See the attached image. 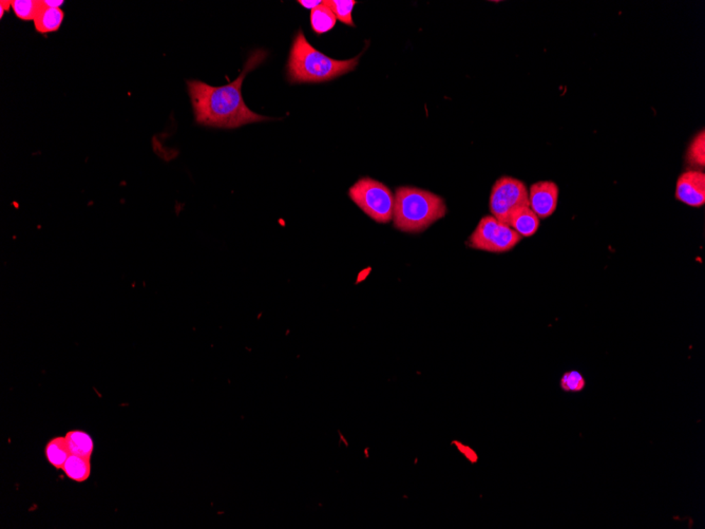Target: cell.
<instances>
[{
  "label": "cell",
  "mask_w": 705,
  "mask_h": 529,
  "mask_svg": "<svg viewBox=\"0 0 705 529\" xmlns=\"http://www.w3.org/2000/svg\"><path fill=\"white\" fill-rule=\"evenodd\" d=\"M71 452L67 444L66 436H55L47 442L45 447V455L47 461L55 469L62 470Z\"/></svg>",
  "instance_id": "obj_12"
},
{
  "label": "cell",
  "mask_w": 705,
  "mask_h": 529,
  "mask_svg": "<svg viewBox=\"0 0 705 529\" xmlns=\"http://www.w3.org/2000/svg\"><path fill=\"white\" fill-rule=\"evenodd\" d=\"M560 386L566 393L583 392L586 388V381L579 371L571 370L564 373L560 377Z\"/></svg>",
  "instance_id": "obj_18"
},
{
  "label": "cell",
  "mask_w": 705,
  "mask_h": 529,
  "mask_svg": "<svg viewBox=\"0 0 705 529\" xmlns=\"http://www.w3.org/2000/svg\"><path fill=\"white\" fill-rule=\"evenodd\" d=\"M509 226L521 237L534 236L540 228V219L534 213L530 206H524L517 209L509 221Z\"/></svg>",
  "instance_id": "obj_9"
},
{
  "label": "cell",
  "mask_w": 705,
  "mask_h": 529,
  "mask_svg": "<svg viewBox=\"0 0 705 529\" xmlns=\"http://www.w3.org/2000/svg\"><path fill=\"white\" fill-rule=\"evenodd\" d=\"M323 2L333 11L337 21H342V23H346V25L355 27L352 12L356 4H357V1H355V0H327V1Z\"/></svg>",
  "instance_id": "obj_16"
},
{
  "label": "cell",
  "mask_w": 705,
  "mask_h": 529,
  "mask_svg": "<svg viewBox=\"0 0 705 529\" xmlns=\"http://www.w3.org/2000/svg\"><path fill=\"white\" fill-rule=\"evenodd\" d=\"M687 162L697 167L705 166V133L704 130L698 133L689 145L687 155Z\"/></svg>",
  "instance_id": "obj_17"
},
{
  "label": "cell",
  "mask_w": 705,
  "mask_h": 529,
  "mask_svg": "<svg viewBox=\"0 0 705 529\" xmlns=\"http://www.w3.org/2000/svg\"><path fill=\"white\" fill-rule=\"evenodd\" d=\"M337 23L335 14L333 11L322 2L320 6L312 10L310 12V26L312 31L318 35L327 33L331 31Z\"/></svg>",
  "instance_id": "obj_14"
},
{
  "label": "cell",
  "mask_w": 705,
  "mask_h": 529,
  "mask_svg": "<svg viewBox=\"0 0 705 529\" xmlns=\"http://www.w3.org/2000/svg\"><path fill=\"white\" fill-rule=\"evenodd\" d=\"M64 13L62 9L45 8L34 19V27L36 32L40 34H49L57 32L64 23Z\"/></svg>",
  "instance_id": "obj_10"
},
{
  "label": "cell",
  "mask_w": 705,
  "mask_h": 529,
  "mask_svg": "<svg viewBox=\"0 0 705 529\" xmlns=\"http://www.w3.org/2000/svg\"><path fill=\"white\" fill-rule=\"evenodd\" d=\"M322 2L321 0H299L298 4H300L304 8L312 11L316 9L317 6H320Z\"/></svg>",
  "instance_id": "obj_20"
},
{
  "label": "cell",
  "mask_w": 705,
  "mask_h": 529,
  "mask_svg": "<svg viewBox=\"0 0 705 529\" xmlns=\"http://www.w3.org/2000/svg\"><path fill=\"white\" fill-rule=\"evenodd\" d=\"M455 446L458 449L459 452L466 457V460L470 462L471 464H476L478 462V455L471 447L467 446V445H463V442H454Z\"/></svg>",
  "instance_id": "obj_19"
},
{
  "label": "cell",
  "mask_w": 705,
  "mask_h": 529,
  "mask_svg": "<svg viewBox=\"0 0 705 529\" xmlns=\"http://www.w3.org/2000/svg\"><path fill=\"white\" fill-rule=\"evenodd\" d=\"M359 58L360 55L346 60L329 57L315 49L300 30L291 49L288 64V79L291 83H322L332 81L353 71L357 67Z\"/></svg>",
  "instance_id": "obj_2"
},
{
  "label": "cell",
  "mask_w": 705,
  "mask_h": 529,
  "mask_svg": "<svg viewBox=\"0 0 705 529\" xmlns=\"http://www.w3.org/2000/svg\"><path fill=\"white\" fill-rule=\"evenodd\" d=\"M443 198L416 187H400L395 193L394 226L405 233H422L445 217Z\"/></svg>",
  "instance_id": "obj_3"
},
{
  "label": "cell",
  "mask_w": 705,
  "mask_h": 529,
  "mask_svg": "<svg viewBox=\"0 0 705 529\" xmlns=\"http://www.w3.org/2000/svg\"><path fill=\"white\" fill-rule=\"evenodd\" d=\"M45 6L48 8L60 9L64 4V0H44Z\"/></svg>",
  "instance_id": "obj_22"
},
{
  "label": "cell",
  "mask_w": 705,
  "mask_h": 529,
  "mask_svg": "<svg viewBox=\"0 0 705 529\" xmlns=\"http://www.w3.org/2000/svg\"><path fill=\"white\" fill-rule=\"evenodd\" d=\"M351 200L377 223H389L393 219L395 196L383 183L361 178L349 191Z\"/></svg>",
  "instance_id": "obj_4"
},
{
  "label": "cell",
  "mask_w": 705,
  "mask_h": 529,
  "mask_svg": "<svg viewBox=\"0 0 705 529\" xmlns=\"http://www.w3.org/2000/svg\"><path fill=\"white\" fill-rule=\"evenodd\" d=\"M12 9V1L10 0H1L0 1V18H4V13L9 12Z\"/></svg>",
  "instance_id": "obj_21"
},
{
  "label": "cell",
  "mask_w": 705,
  "mask_h": 529,
  "mask_svg": "<svg viewBox=\"0 0 705 529\" xmlns=\"http://www.w3.org/2000/svg\"><path fill=\"white\" fill-rule=\"evenodd\" d=\"M558 201V185L551 181H541L530 187L529 206L538 219H546L555 211Z\"/></svg>",
  "instance_id": "obj_8"
},
{
  "label": "cell",
  "mask_w": 705,
  "mask_h": 529,
  "mask_svg": "<svg viewBox=\"0 0 705 529\" xmlns=\"http://www.w3.org/2000/svg\"><path fill=\"white\" fill-rule=\"evenodd\" d=\"M44 8V0H12L13 12L21 21H34Z\"/></svg>",
  "instance_id": "obj_15"
},
{
  "label": "cell",
  "mask_w": 705,
  "mask_h": 529,
  "mask_svg": "<svg viewBox=\"0 0 705 529\" xmlns=\"http://www.w3.org/2000/svg\"><path fill=\"white\" fill-rule=\"evenodd\" d=\"M64 436L71 455L91 459L94 451V442L89 433L81 430H71Z\"/></svg>",
  "instance_id": "obj_13"
},
{
  "label": "cell",
  "mask_w": 705,
  "mask_h": 529,
  "mask_svg": "<svg viewBox=\"0 0 705 529\" xmlns=\"http://www.w3.org/2000/svg\"><path fill=\"white\" fill-rule=\"evenodd\" d=\"M524 206H529V191L524 182L502 177L495 183L490 194V211L495 219L508 225L513 213Z\"/></svg>",
  "instance_id": "obj_6"
},
{
  "label": "cell",
  "mask_w": 705,
  "mask_h": 529,
  "mask_svg": "<svg viewBox=\"0 0 705 529\" xmlns=\"http://www.w3.org/2000/svg\"><path fill=\"white\" fill-rule=\"evenodd\" d=\"M521 240V237L510 226L493 216H486L470 236L469 246L485 252H506L513 250Z\"/></svg>",
  "instance_id": "obj_5"
},
{
  "label": "cell",
  "mask_w": 705,
  "mask_h": 529,
  "mask_svg": "<svg viewBox=\"0 0 705 529\" xmlns=\"http://www.w3.org/2000/svg\"><path fill=\"white\" fill-rule=\"evenodd\" d=\"M62 470L71 481L84 483L91 476V459L70 455Z\"/></svg>",
  "instance_id": "obj_11"
},
{
  "label": "cell",
  "mask_w": 705,
  "mask_h": 529,
  "mask_svg": "<svg viewBox=\"0 0 705 529\" xmlns=\"http://www.w3.org/2000/svg\"><path fill=\"white\" fill-rule=\"evenodd\" d=\"M266 57V52L256 50L249 55L244 68L232 83L213 87L200 81H187L188 94L195 112L196 122L203 126L232 129L271 118L252 111L242 96V84L249 71L256 69Z\"/></svg>",
  "instance_id": "obj_1"
},
{
  "label": "cell",
  "mask_w": 705,
  "mask_h": 529,
  "mask_svg": "<svg viewBox=\"0 0 705 529\" xmlns=\"http://www.w3.org/2000/svg\"><path fill=\"white\" fill-rule=\"evenodd\" d=\"M676 198L692 207H701L705 203V174L689 170L677 181Z\"/></svg>",
  "instance_id": "obj_7"
}]
</instances>
